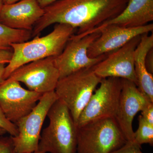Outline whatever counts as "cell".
<instances>
[{
	"label": "cell",
	"mask_w": 153,
	"mask_h": 153,
	"mask_svg": "<svg viewBox=\"0 0 153 153\" xmlns=\"http://www.w3.org/2000/svg\"><path fill=\"white\" fill-rule=\"evenodd\" d=\"M0 128L4 129L12 137L16 136L18 134V128L15 124L9 121L6 117L0 108Z\"/></svg>",
	"instance_id": "19"
},
{
	"label": "cell",
	"mask_w": 153,
	"mask_h": 153,
	"mask_svg": "<svg viewBox=\"0 0 153 153\" xmlns=\"http://www.w3.org/2000/svg\"><path fill=\"white\" fill-rule=\"evenodd\" d=\"M100 84L79 116L77 128L99 119L115 117L121 91V79L103 78Z\"/></svg>",
	"instance_id": "7"
},
{
	"label": "cell",
	"mask_w": 153,
	"mask_h": 153,
	"mask_svg": "<svg viewBox=\"0 0 153 153\" xmlns=\"http://www.w3.org/2000/svg\"><path fill=\"white\" fill-rule=\"evenodd\" d=\"M141 115L148 123L153 126V102H150L141 111Z\"/></svg>",
	"instance_id": "22"
},
{
	"label": "cell",
	"mask_w": 153,
	"mask_h": 153,
	"mask_svg": "<svg viewBox=\"0 0 153 153\" xmlns=\"http://www.w3.org/2000/svg\"><path fill=\"white\" fill-rule=\"evenodd\" d=\"M7 78L22 82L29 90L43 94L55 91L60 74L55 57H51L23 65Z\"/></svg>",
	"instance_id": "9"
},
{
	"label": "cell",
	"mask_w": 153,
	"mask_h": 153,
	"mask_svg": "<svg viewBox=\"0 0 153 153\" xmlns=\"http://www.w3.org/2000/svg\"><path fill=\"white\" fill-rule=\"evenodd\" d=\"M44 13L38 0H21L4 4L0 12V22L12 29L32 32Z\"/></svg>",
	"instance_id": "14"
},
{
	"label": "cell",
	"mask_w": 153,
	"mask_h": 153,
	"mask_svg": "<svg viewBox=\"0 0 153 153\" xmlns=\"http://www.w3.org/2000/svg\"><path fill=\"white\" fill-rule=\"evenodd\" d=\"M102 79L91 68L81 69L59 79L55 93L58 100L68 108L76 125Z\"/></svg>",
	"instance_id": "5"
},
{
	"label": "cell",
	"mask_w": 153,
	"mask_h": 153,
	"mask_svg": "<svg viewBox=\"0 0 153 153\" xmlns=\"http://www.w3.org/2000/svg\"><path fill=\"white\" fill-rule=\"evenodd\" d=\"M153 24L128 28L117 25H110L99 30L98 38L91 44L88 51L91 58L106 55L120 49L137 36L152 32Z\"/></svg>",
	"instance_id": "12"
},
{
	"label": "cell",
	"mask_w": 153,
	"mask_h": 153,
	"mask_svg": "<svg viewBox=\"0 0 153 153\" xmlns=\"http://www.w3.org/2000/svg\"><path fill=\"white\" fill-rule=\"evenodd\" d=\"M138 119V128L134 132L133 140L140 146L144 144H149L152 146L153 126L148 123L141 115Z\"/></svg>",
	"instance_id": "18"
},
{
	"label": "cell",
	"mask_w": 153,
	"mask_h": 153,
	"mask_svg": "<svg viewBox=\"0 0 153 153\" xmlns=\"http://www.w3.org/2000/svg\"><path fill=\"white\" fill-rule=\"evenodd\" d=\"M0 153H17L13 137L0 136Z\"/></svg>",
	"instance_id": "20"
},
{
	"label": "cell",
	"mask_w": 153,
	"mask_h": 153,
	"mask_svg": "<svg viewBox=\"0 0 153 153\" xmlns=\"http://www.w3.org/2000/svg\"><path fill=\"white\" fill-rule=\"evenodd\" d=\"M145 64L148 71L153 74V48L147 54L145 59Z\"/></svg>",
	"instance_id": "24"
},
{
	"label": "cell",
	"mask_w": 153,
	"mask_h": 153,
	"mask_svg": "<svg viewBox=\"0 0 153 153\" xmlns=\"http://www.w3.org/2000/svg\"><path fill=\"white\" fill-rule=\"evenodd\" d=\"M4 4V3L3 2V0H0V12H1V10Z\"/></svg>",
	"instance_id": "29"
},
{
	"label": "cell",
	"mask_w": 153,
	"mask_h": 153,
	"mask_svg": "<svg viewBox=\"0 0 153 153\" xmlns=\"http://www.w3.org/2000/svg\"><path fill=\"white\" fill-rule=\"evenodd\" d=\"M75 30L70 25L57 24L46 36H37L31 41L12 44L13 56L5 68L4 79L25 64L47 57H57L63 51Z\"/></svg>",
	"instance_id": "2"
},
{
	"label": "cell",
	"mask_w": 153,
	"mask_h": 153,
	"mask_svg": "<svg viewBox=\"0 0 153 153\" xmlns=\"http://www.w3.org/2000/svg\"><path fill=\"white\" fill-rule=\"evenodd\" d=\"M153 48V34H143L135 50L134 66L137 86L151 102H153V76L146 68L145 59L148 52Z\"/></svg>",
	"instance_id": "16"
},
{
	"label": "cell",
	"mask_w": 153,
	"mask_h": 153,
	"mask_svg": "<svg viewBox=\"0 0 153 153\" xmlns=\"http://www.w3.org/2000/svg\"><path fill=\"white\" fill-rule=\"evenodd\" d=\"M47 117L49 124L41 132L38 150L45 153H76L78 129L68 108L57 99Z\"/></svg>",
	"instance_id": "3"
},
{
	"label": "cell",
	"mask_w": 153,
	"mask_h": 153,
	"mask_svg": "<svg viewBox=\"0 0 153 153\" xmlns=\"http://www.w3.org/2000/svg\"><path fill=\"white\" fill-rule=\"evenodd\" d=\"M58 1L60 0H38L40 5L41 7L44 9L47 6L50 5L51 4Z\"/></svg>",
	"instance_id": "25"
},
{
	"label": "cell",
	"mask_w": 153,
	"mask_h": 153,
	"mask_svg": "<svg viewBox=\"0 0 153 153\" xmlns=\"http://www.w3.org/2000/svg\"><path fill=\"white\" fill-rule=\"evenodd\" d=\"M7 133V131L5 130L0 128V136L4 135L5 134Z\"/></svg>",
	"instance_id": "28"
},
{
	"label": "cell",
	"mask_w": 153,
	"mask_h": 153,
	"mask_svg": "<svg viewBox=\"0 0 153 153\" xmlns=\"http://www.w3.org/2000/svg\"><path fill=\"white\" fill-rule=\"evenodd\" d=\"M153 21V0H129L123 10L114 18L104 22L87 33L75 35L81 38L91 33H97L110 25L134 28L145 26Z\"/></svg>",
	"instance_id": "15"
},
{
	"label": "cell",
	"mask_w": 153,
	"mask_h": 153,
	"mask_svg": "<svg viewBox=\"0 0 153 153\" xmlns=\"http://www.w3.org/2000/svg\"><path fill=\"white\" fill-rule=\"evenodd\" d=\"M129 0H60L44 8L43 16L32 30L39 36L53 24H63L78 29L76 35L93 30L117 16Z\"/></svg>",
	"instance_id": "1"
},
{
	"label": "cell",
	"mask_w": 153,
	"mask_h": 153,
	"mask_svg": "<svg viewBox=\"0 0 153 153\" xmlns=\"http://www.w3.org/2000/svg\"><path fill=\"white\" fill-rule=\"evenodd\" d=\"M121 79V91L115 119L127 141H133L134 117L151 102L142 93L134 82L127 79Z\"/></svg>",
	"instance_id": "13"
},
{
	"label": "cell",
	"mask_w": 153,
	"mask_h": 153,
	"mask_svg": "<svg viewBox=\"0 0 153 153\" xmlns=\"http://www.w3.org/2000/svg\"><path fill=\"white\" fill-rule=\"evenodd\" d=\"M42 95L7 78L0 84V108L7 118L16 124L33 110Z\"/></svg>",
	"instance_id": "10"
},
{
	"label": "cell",
	"mask_w": 153,
	"mask_h": 153,
	"mask_svg": "<svg viewBox=\"0 0 153 153\" xmlns=\"http://www.w3.org/2000/svg\"><path fill=\"white\" fill-rule=\"evenodd\" d=\"M13 55V50L12 48L0 50V63H8L10 61Z\"/></svg>",
	"instance_id": "23"
},
{
	"label": "cell",
	"mask_w": 153,
	"mask_h": 153,
	"mask_svg": "<svg viewBox=\"0 0 153 153\" xmlns=\"http://www.w3.org/2000/svg\"><path fill=\"white\" fill-rule=\"evenodd\" d=\"M5 67L6 64H5V63H0V84L4 80V75Z\"/></svg>",
	"instance_id": "26"
},
{
	"label": "cell",
	"mask_w": 153,
	"mask_h": 153,
	"mask_svg": "<svg viewBox=\"0 0 153 153\" xmlns=\"http://www.w3.org/2000/svg\"><path fill=\"white\" fill-rule=\"evenodd\" d=\"M31 153H45L44 152H42V151H40L39 150H38L36 151V152H34Z\"/></svg>",
	"instance_id": "30"
},
{
	"label": "cell",
	"mask_w": 153,
	"mask_h": 153,
	"mask_svg": "<svg viewBox=\"0 0 153 153\" xmlns=\"http://www.w3.org/2000/svg\"><path fill=\"white\" fill-rule=\"evenodd\" d=\"M57 99L55 91L44 94L33 110L15 124L18 134L13 139L17 153L38 150L43 124L49 109Z\"/></svg>",
	"instance_id": "6"
},
{
	"label": "cell",
	"mask_w": 153,
	"mask_h": 153,
	"mask_svg": "<svg viewBox=\"0 0 153 153\" xmlns=\"http://www.w3.org/2000/svg\"><path fill=\"white\" fill-rule=\"evenodd\" d=\"M77 129L76 153H112L127 141L115 118L92 121Z\"/></svg>",
	"instance_id": "4"
},
{
	"label": "cell",
	"mask_w": 153,
	"mask_h": 153,
	"mask_svg": "<svg viewBox=\"0 0 153 153\" xmlns=\"http://www.w3.org/2000/svg\"><path fill=\"white\" fill-rule=\"evenodd\" d=\"M141 149V146L134 140L127 141L123 146L112 153H143Z\"/></svg>",
	"instance_id": "21"
},
{
	"label": "cell",
	"mask_w": 153,
	"mask_h": 153,
	"mask_svg": "<svg viewBox=\"0 0 153 153\" xmlns=\"http://www.w3.org/2000/svg\"><path fill=\"white\" fill-rule=\"evenodd\" d=\"M99 35L100 33H94L81 38H77L74 34L71 36L62 52L55 57L60 79L81 69L91 68L105 58L107 55L95 58L88 55L91 44Z\"/></svg>",
	"instance_id": "8"
},
{
	"label": "cell",
	"mask_w": 153,
	"mask_h": 153,
	"mask_svg": "<svg viewBox=\"0 0 153 153\" xmlns=\"http://www.w3.org/2000/svg\"><path fill=\"white\" fill-rule=\"evenodd\" d=\"M141 36L134 38L123 47L108 54L103 60L92 67L96 75L101 79L116 77L127 79L137 85L134 53Z\"/></svg>",
	"instance_id": "11"
},
{
	"label": "cell",
	"mask_w": 153,
	"mask_h": 153,
	"mask_svg": "<svg viewBox=\"0 0 153 153\" xmlns=\"http://www.w3.org/2000/svg\"><path fill=\"white\" fill-rule=\"evenodd\" d=\"M32 37V31L12 29L0 22V50L11 49L12 44L29 41Z\"/></svg>",
	"instance_id": "17"
},
{
	"label": "cell",
	"mask_w": 153,
	"mask_h": 153,
	"mask_svg": "<svg viewBox=\"0 0 153 153\" xmlns=\"http://www.w3.org/2000/svg\"><path fill=\"white\" fill-rule=\"evenodd\" d=\"M21 0H3L4 4H9L17 2Z\"/></svg>",
	"instance_id": "27"
}]
</instances>
